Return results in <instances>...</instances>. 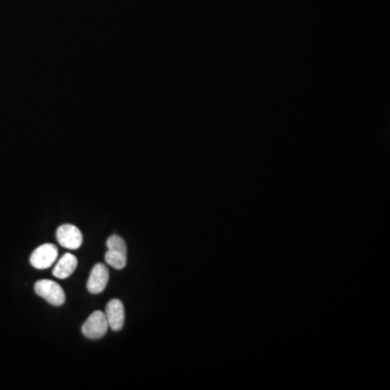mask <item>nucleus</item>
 <instances>
[{
  "instance_id": "1",
  "label": "nucleus",
  "mask_w": 390,
  "mask_h": 390,
  "mask_svg": "<svg viewBox=\"0 0 390 390\" xmlns=\"http://www.w3.org/2000/svg\"><path fill=\"white\" fill-rule=\"evenodd\" d=\"M108 251L104 256L106 264L116 270H121L127 264V246L125 241L119 236H111L106 241Z\"/></svg>"
},
{
  "instance_id": "2",
  "label": "nucleus",
  "mask_w": 390,
  "mask_h": 390,
  "mask_svg": "<svg viewBox=\"0 0 390 390\" xmlns=\"http://www.w3.org/2000/svg\"><path fill=\"white\" fill-rule=\"evenodd\" d=\"M35 293L50 305L60 307L65 303V293L58 283L51 280H39L35 283Z\"/></svg>"
},
{
  "instance_id": "3",
  "label": "nucleus",
  "mask_w": 390,
  "mask_h": 390,
  "mask_svg": "<svg viewBox=\"0 0 390 390\" xmlns=\"http://www.w3.org/2000/svg\"><path fill=\"white\" fill-rule=\"evenodd\" d=\"M109 323L106 314L96 310L88 316L81 326V332L89 339H100L108 332Z\"/></svg>"
},
{
  "instance_id": "4",
  "label": "nucleus",
  "mask_w": 390,
  "mask_h": 390,
  "mask_svg": "<svg viewBox=\"0 0 390 390\" xmlns=\"http://www.w3.org/2000/svg\"><path fill=\"white\" fill-rule=\"evenodd\" d=\"M58 247L54 244L41 245L37 247L29 258L31 265L36 269H47V268L51 267L58 258Z\"/></svg>"
},
{
  "instance_id": "5",
  "label": "nucleus",
  "mask_w": 390,
  "mask_h": 390,
  "mask_svg": "<svg viewBox=\"0 0 390 390\" xmlns=\"http://www.w3.org/2000/svg\"><path fill=\"white\" fill-rule=\"evenodd\" d=\"M56 240L64 249H77L83 244V234L74 224H62L56 230Z\"/></svg>"
},
{
  "instance_id": "6",
  "label": "nucleus",
  "mask_w": 390,
  "mask_h": 390,
  "mask_svg": "<svg viewBox=\"0 0 390 390\" xmlns=\"http://www.w3.org/2000/svg\"><path fill=\"white\" fill-rule=\"evenodd\" d=\"M109 282V269L104 264H96L90 272L87 289L91 294H100Z\"/></svg>"
},
{
  "instance_id": "7",
  "label": "nucleus",
  "mask_w": 390,
  "mask_h": 390,
  "mask_svg": "<svg viewBox=\"0 0 390 390\" xmlns=\"http://www.w3.org/2000/svg\"><path fill=\"white\" fill-rule=\"evenodd\" d=\"M106 319H108L109 326L115 332H119L123 329L125 322V309L123 303L119 299H111L106 307Z\"/></svg>"
},
{
  "instance_id": "8",
  "label": "nucleus",
  "mask_w": 390,
  "mask_h": 390,
  "mask_svg": "<svg viewBox=\"0 0 390 390\" xmlns=\"http://www.w3.org/2000/svg\"><path fill=\"white\" fill-rule=\"evenodd\" d=\"M77 258L72 254L66 253L60 258L56 267H54V276L58 279H66L74 274L77 268Z\"/></svg>"
}]
</instances>
